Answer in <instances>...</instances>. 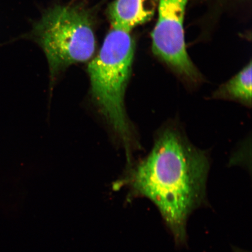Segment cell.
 Masks as SVG:
<instances>
[{
    "label": "cell",
    "mask_w": 252,
    "mask_h": 252,
    "mask_svg": "<svg viewBox=\"0 0 252 252\" xmlns=\"http://www.w3.org/2000/svg\"><path fill=\"white\" fill-rule=\"evenodd\" d=\"M209 158L192 145L177 126L159 131L150 153L137 163L126 181L132 196L156 205L177 245L187 240V223L205 203Z\"/></svg>",
    "instance_id": "cell-1"
},
{
    "label": "cell",
    "mask_w": 252,
    "mask_h": 252,
    "mask_svg": "<svg viewBox=\"0 0 252 252\" xmlns=\"http://www.w3.org/2000/svg\"><path fill=\"white\" fill-rule=\"evenodd\" d=\"M134 49L130 32L112 28L99 53L88 67L94 102L124 145L128 157L132 149L137 146L125 106Z\"/></svg>",
    "instance_id": "cell-2"
},
{
    "label": "cell",
    "mask_w": 252,
    "mask_h": 252,
    "mask_svg": "<svg viewBox=\"0 0 252 252\" xmlns=\"http://www.w3.org/2000/svg\"><path fill=\"white\" fill-rule=\"evenodd\" d=\"M33 34L45 53L53 79L71 64L90 61L95 51L89 15L76 7L58 5L49 9L34 26Z\"/></svg>",
    "instance_id": "cell-3"
},
{
    "label": "cell",
    "mask_w": 252,
    "mask_h": 252,
    "mask_svg": "<svg viewBox=\"0 0 252 252\" xmlns=\"http://www.w3.org/2000/svg\"><path fill=\"white\" fill-rule=\"evenodd\" d=\"M189 0H159L158 17L151 38L154 54L189 84L202 77L189 57L185 44L184 21Z\"/></svg>",
    "instance_id": "cell-4"
},
{
    "label": "cell",
    "mask_w": 252,
    "mask_h": 252,
    "mask_svg": "<svg viewBox=\"0 0 252 252\" xmlns=\"http://www.w3.org/2000/svg\"><path fill=\"white\" fill-rule=\"evenodd\" d=\"M159 0H115L109 6L112 28L130 32L146 23L156 14Z\"/></svg>",
    "instance_id": "cell-5"
},
{
    "label": "cell",
    "mask_w": 252,
    "mask_h": 252,
    "mask_svg": "<svg viewBox=\"0 0 252 252\" xmlns=\"http://www.w3.org/2000/svg\"><path fill=\"white\" fill-rule=\"evenodd\" d=\"M213 96L215 98L235 100L251 107V62L234 77L221 85L214 93Z\"/></svg>",
    "instance_id": "cell-6"
},
{
    "label": "cell",
    "mask_w": 252,
    "mask_h": 252,
    "mask_svg": "<svg viewBox=\"0 0 252 252\" xmlns=\"http://www.w3.org/2000/svg\"><path fill=\"white\" fill-rule=\"evenodd\" d=\"M238 252H247L238 251Z\"/></svg>",
    "instance_id": "cell-7"
}]
</instances>
